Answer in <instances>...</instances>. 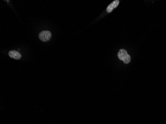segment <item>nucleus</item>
<instances>
[{
    "label": "nucleus",
    "instance_id": "obj_1",
    "mask_svg": "<svg viewBox=\"0 0 166 124\" xmlns=\"http://www.w3.org/2000/svg\"><path fill=\"white\" fill-rule=\"evenodd\" d=\"M118 56L119 60L123 61L125 64H128L130 62L131 58L125 50L123 49L120 50L118 53Z\"/></svg>",
    "mask_w": 166,
    "mask_h": 124
},
{
    "label": "nucleus",
    "instance_id": "obj_2",
    "mask_svg": "<svg viewBox=\"0 0 166 124\" xmlns=\"http://www.w3.org/2000/svg\"><path fill=\"white\" fill-rule=\"evenodd\" d=\"M51 32L48 31H43L39 33V38L42 41H48L51 38Z\"/></svg>",
    "mask_w": 166,
    "mask_h": 124
},
{
    "label": "nucleus",
    "instance_id": "obj_3",
    "mask_svg": "<svg viewBox=\"0 0 166 124\" xmlns=\"http://www.w3.org/2000/svg\"><path fill=\"white\" fill-rule=\"evenodd\" d=\"M8 56L11 58L14 59L19 60L22 57L21 53L18 51L15 50H12L8 52Z\"/></svg>",
    "mask_w": 166,
    "mask_h": 124
},
{
    "label": "nucleus",
    "instance_id": "obj_4",
    "mask_svg": "<svg viewBox=\"0 0 166 124\" xmlns=\"http://www.w3.org/2000/svg\"><path fill=\"white\" fill-rule=\"evenodd\" d=\"M119 4V1L118 0H115V1L112 2V3H111V4H109L107 8V12L108 13L111 12L114 8H116V7L118 6Z\"/></svg>",
    "mask_w": 166,
    "mask_h": 124
}]
</instances>
